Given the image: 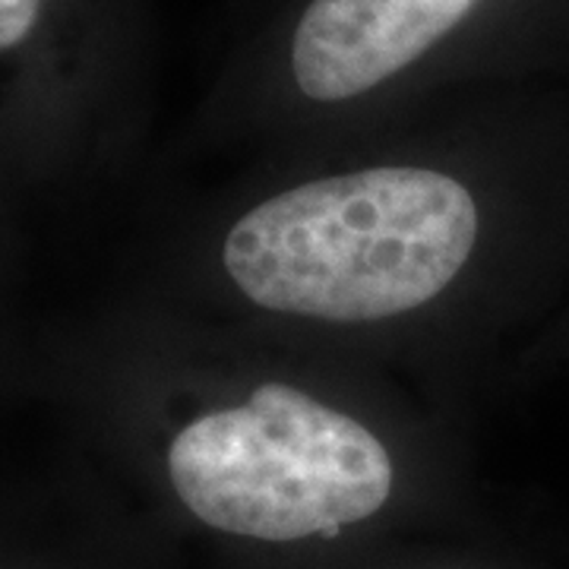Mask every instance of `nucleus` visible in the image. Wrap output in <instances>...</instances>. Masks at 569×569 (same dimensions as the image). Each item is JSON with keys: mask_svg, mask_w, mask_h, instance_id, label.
<instances>
[{"mask_svg": "<svg viewBox=\"0 0 569 569\" xmlns=\"http://www.w3.org/2000/svg\"><path fill=\"white\" fill-rule=\"evenodd\" d=\"M478 206L427 168H367L253 206L224 238V269L257 307L332 323L433 301L471 257Z\"/></svg>", "mask_w": 569, "mask_h": 569, "instance_id": "f257e3e1", "label": "nucleus"}, {"mask_svg": "<svg viewBox=\"0 0 569 569\" xmlns=\"http://www.w3.org/2000/svg\"><path fill=\"white\" fill-rule=\"evenodd\" d=\"M171 485L206 526L260 541L336 535L373 516L392 459L361 421L288 383L209 411L174 437Z\"/></svg>", "mask_w": 569, "mask_h": 569, "instance_id": "f03ea898", "label": "nucleus"}, {"mask_svg": "<svg viewBox=\"0 0 569 569\" xmlns=\"http://www.w3.org/2000/svg\"><path fill=\"white\" fill-rule=\"evenodd\" d=\"M478 0H313L298 22L291 70L317 102L370 92L430 51Z\"/></svg>", "mask_w": 569, "mask_h": 569, "instance_id": "7ed1b4c3", "label": "nucleus"}, {"mask_svg": "<svg viewBox=\"0 0 569 569\" xmlns=\"http://www.w3.org/2000/svg\"><path fill=\"white\" fill-rule=\"evenodd\" d=\"M41 0H0V51L29 39L39 20Z\"/></svg>", "mask_w": 569, "mask_h": 569, "instance_id": "20e7f679", "label": "nucleus"}]
</instances>
